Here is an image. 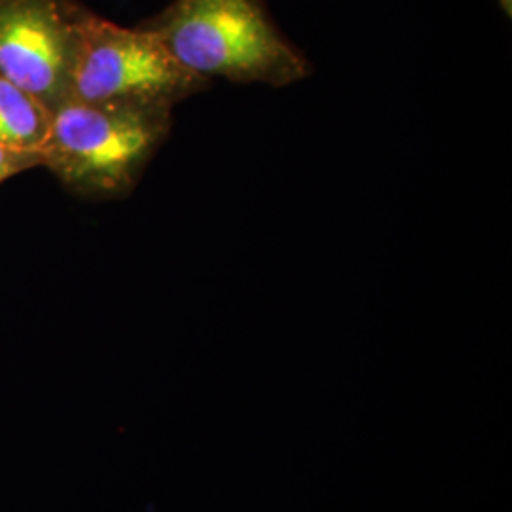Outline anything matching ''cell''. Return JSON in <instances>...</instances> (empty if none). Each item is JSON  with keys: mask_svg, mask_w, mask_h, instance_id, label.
I'll return each mask as SVG.
<instances>
[{"mask_svg": "<svg viewBox=\"0 0 512 512\" xmlns=\"http://www.w3.org/2000/svg\"><path fill=\"white\" fill-rule=\"evenodd\" d=\"M141 25L209 84L220 78L285 88L311 74L308 57L279 31L264 0H173Z\"/></svg>", "mask_w": 512, "mask_h": 512, "instance_id": "1", "label": "cell"}, {"mask_svg": "<svg viewBox=\"0 0 512 512\" xmlns=\"http://www.w3.org/2000/svg\"><path fill=\"white\" fill-rule=\"evenodd\" d=\"M171 128V109L67 101L52 112L40 167L78 198L120 200L143 179Z\"/></svg>", "mask_w": 512, "mask_h": 512, "instance_id": "2", "label": "cell"}, {"mask_svg": "<svg viewBox=\"0 0 512 512\" xmlns=\"http://www.w3.org/2000/svg\"><path fill=\"white\" fill-rule=\"evenodd\" d=\"M209 86L143 25L122 27L82 8L69 101L173 110Z\"/></svg>", "mask_w": 512, "mask_h": 512, "instance_id": "3", "label": "cell"}, {"mask_svg": "<svg viewBox=\"0 0 512 512\" xmlns=\"http://www.w3.org/2000/svg\"><path fill=\"white\" fill-rule=\"evenodd\" d=\"M80 12L73 0H0V76L50 112L71 99Z\"/></svg>", "mask_w": 512, "mask_h": 512, "instance_id": "4", "label": "cell"}, {"mask_svg": "<svg viewBox=\"0 0 512 512\" xmlns=\"http://www.w3.org/2000/svg\"><path fill=\"white\" fill-rule=\"evenodd\" d=\"M52 112L0 76V145L40 154Z\"/></svg>", "mask_w": 512, "mask_h": 512, "instance_id": "5", "label": "cell"}, {"mask_svg": "<svg viewBox=\"0 0 512 512\" xmlns=\"http://www.w3.org/2000/svg\"><path fill=\"white\" fill-rule=\"evenodd\" d=\"M35 167H40V154L37 152L0 145V184Z\"/></svg>", "mask_w": 512, "mask_h": 512, "instance_id": "6", "label": "cell"}]
</instances>
